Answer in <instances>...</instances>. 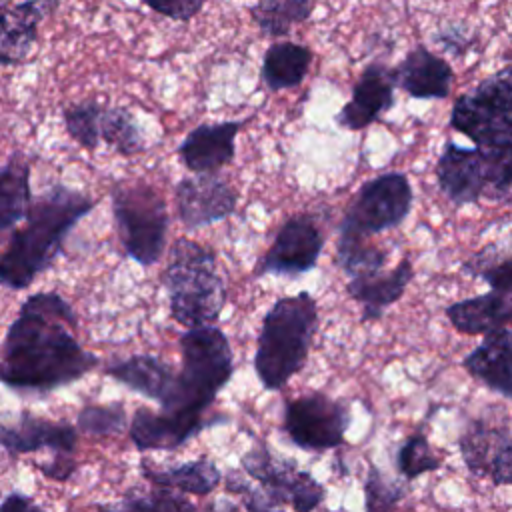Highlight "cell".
<instances>
[{"label": "cell", "mask_w": 512, "mask_h": 512, "mask_svg": "<svg viewBox=\"0 0 512 512\" xmlns=\"http://www.w3.org/2000/svg\"><path fill=\"white\" fill-rule=\"evenodd\" d=\"M110 508H126V510H194L196 506L180 496L178 490L166 488V486H156L150 492H138L130 490L126 492L124 500L116 506Z\"/></svg>", "instance_id": "cell-35"}, {"label": "cell", "mask_w": 512, "mask_h": 512, "mask_svg": "<svg viewBox=\"0 0 512 512\" xmlns=\"http://www.w3.org/2000/svg\"><path fill=\"white\" fill-rule=\"evenodd\" d=\"M76 426L80 432L92 436H112L126 428V410L124 404H88L80 410Z\"/></svg>", "instance_id": "cell-33"}, {"label": "cell", "mask_w": 512, "mask_h": 512, "mask_svg": "<svg viewBox=\"0 0 512 512\" xmlns=\"http://www.w3.org/2000/svg\"><path fill=\"white\" fill-rule=\"evenodd\" d=\"M0 510H38V504L26 494H10L0 502Z\"/></svg>", "instance_id": "cell-38"}, {"label": "cell", "mask_w": 512, "mask_h": 512, "mask_svg": "<svg viewBox=\"0 0 512 512\" xmlns=\"http://www.w3.org/2000/svg\"><path fill=\"white\" fill-rule=\"evenodd\" d=\"M140 474L144 476V480L152 482L154 486H166L182 494H194V496H208L222 482L220 468L216 466L214 460L206 456H200L196 460H188L176 466H168V468H154L152 462L144 458L140 462Z\"/></svg>", "instance_id": "cell-25"}, {"label": "cell", "mask_w": 512, "mask_h": 512, "mask_svg": "<svg viewBox=\"0 0 512 512\" xmlns=\"http://www.w3.org/2000/svg\"><path fill=\"white\" fill-rule=\"evenodd\" d=\"M312 58L314 54L306 44L292 40L272 42L262 58V82L272 92L296 88L304 82Z\"/></svg>", "instance_id": "cell-26"}, {"label": "cell", "mask_w": 512, "mask_h": 512, "mask_svg": "<svg viewBox=\"0 0 512 512\" xmlns=\"http://www.w3.org/2000/svg\"><path fill=\"white\" fill-rule=\"evenodd\" d=\"M436 182L454 206L476 204L480 198L508 202L512 148H464L446 140L436 162Z\"/></svg>", "instance_id": "cell-5"}, {"label": "cell", "mask_w": 512, "mask_h": 512, "mask_svg": "<svg viewBox=\"0 0 512 512\" xmlns=\"http://www.w3.org/2000/svg\"><path fill=\"white\" fill-rule=\"evenodd\" d=\"M414 278V266L410 258H402L392 270H376L368 274L352 276L346 284V292L352 300L362 306V322H374L384 316V312L396 304L406 286Z\"/></svg>", "instance_id": "cell-20"}, {"label": "cell", "mask_w": 512, "mask_h": 512, "mask_svg": "<svg viewBox=\"0 0 512 512\" xmlns=\"http://www.w3.org/2000/svg\"><path fill=\"white\" fill-rule=\"evenodd\" d=\"M404 494L406 486L388 478L378 466L370 464L364 480V508L368 512L390 510L404 498Z\"/></svg>", "instance_id": "cell-34"}, {"label": "cell", "mask_w": 512, "mask_h": 512, "mask_svg": "<svg viewBox=\"0 0 512 512\" xmlns=\"http://www.w3.org/2000/svg\"><path fill=\"white\" fill-rule=\"evenodd\" d=\"M78 322L58 292L28 296L10 324L0 358V382L16 390H54L98 366L74 336Z\"/></svg>", "instance_id": "cell-1"}, {"label": "cell", "mask_w": 512, "mask_h": 512, "mask_svg": "<svg viewBox=\"0 0 512 512\" xmlns=\"http://www.w3.org/2000/svg\"><path fill=\"white\" fill-rule=\"evenodd\" d=\"M314 8V0H258L248 6V14L262 36L278 40L288 38L294 26L308 22Z\"/></svg>", "instance_id": "cell-27"}, {"label": "cell", "mask_w": 512, "mask_h": 512, "mask_svg": "<svg viewBox=\"0 0 512 512\" xmlns=\"http://www.w3.org/2000/svg\"><path fill=\"white\" fill-rule=\"evenodd\" d=\"M414 192L404 172H384L366 180L338 224L340 242H360L398 228L410 214Z\"/></svg>", "instance_id": "cell-9"}, {"label": "cell", "mask_w": 512, "mask_h": 512, "mask_svg": "<svg viewBox=\"0 0 512 512\" xmlns=\"http://www.w3.org/2000/svg\"><path fill=\"white\" fill-rule=\"evenodd\" d=\"M318 330V304L308 292L278 298L262 318L254 372L264 390H282L306 364Z\"/></svg>", "instance_id": "cell-3"}, {"label": "cell", "mask_w": 512, "mask_h": 512, "mask_svg": "<svg viewBox=\"0 0 512 512\" xmlns=\"http://www.w3.org/2000/svg\"><path fill=\"white\" fill-rule=\"evenodd\" d=\"M30 202V162L14 156L0 168V232L24 220Z\"/></svg>", "instance_id": "cell-28"}, {"label": "cell", "mask_w": 512, "mask_h": 512, "mask_svg": "<svg viewBox=\"0 0 512 512\" xmlns=\"http://www.w3.org/2000/svg\"><path fill=\"white\" fill-rule=\"evenodd\" d=\"M460 364L488 390L506 400L512 398V332L508 326L484 334V340Z\"/></svg>", "instance_id": "cell-21"}, {"label": "cell", "mask_w": 512, "mask_h": 512, "mask_svg": "<svg viewBox=\"0 0 512 512\" xmlns=\"http://www.w3.org/2000/svg\"><path fill=\"white\" fill-rule=\"evenodd\" d=\"M396 88L416 100H444L454 84V70L448 60L416 44L392 68Z\"/></svg>", "instance_id": "cell-18"}, {"label": "cell", "mask_w": 512, "mask_h": 512, "mask_svg": "<svg viewBox=\"0 0 512 512\" xmlns=\"http://www.w3.org/2000/svg\"><path fill=\"white\" fill-rule=\"evenodd\" d=\"M112 214L128 258L148 268L154 266L166 246L168 206L164 196L148 182H118L112 192Z\"/></svg>", "instance_id": "cell-6"}, {"label": "cell", "mask_w": 512, "mask_h": 512, "mask_svg": "<svg viewBox=\"0 0 512 512\" xmlns=\"http://www.w3.org/2000/svg\"><path fill=\"white\" fill-rule=\"evenodd\" d=\"M248 120L204 122L192 128L178 144L182 164L192 172H216L228 166L236 154V136Z\"/></svg>", "instance_id": "cell-17"}, {"label": "cell", "mask_w": 512, "mask_h": 512, "mask_svg": "<svg viewBox=\"0 0 512 512\" xmlns=\"http://www.w3.org/2000/svg\"><path fill=\"white\" fill-rule=\"evenodd\" d=\"M242 472L254 480L266 502V508L290 504L296 512H310L326 498V488L296 460H286L268 450L264 442H256L240 456Z\"/></svg>", "instance_id": "cell-10"}, {"label": "cell", "mask_w": 512, "mask_h": 512, "mask_svg": "<svg viewBox=\"0 0 512 512\" xmlns=\"http://www.w3.org/2000/svg\"><path fill=\"white\" fill-rule=\"evenodd\" d=\"M460 456L468 472L476 478H490L494 486H506L512 480V438L510 428L490 426L478 418L458 438Z\"/></svg>", "instance_id": "cell-15"}, {"label": "cell", "mask_w": 512, "mask_h": 512, "mask_svg": "<svg viewBox=\"0 0 512 512\" xmlns=\"http://www.w3.org/2000/svg\"><path fill=\"white\" fill-rule=\"evenodd\" d=\"M450 128L480 148H512V70L504 66L460 94L450 112Z\"/></svg>", "instance_id": "cell-7"}, {"label": "cell", "mask_w": 512, "mask_h": 512, "mask_svg": "<svg viewBox=\"0 0 512 512\" xmlns=\"http://www.w3.org/2000/svg\"><path fill=\"white\" fill-rule=\"evenodd\" d=\"M100 142H106L122 156H134L144 150V136L134 114L124 106H102L98 120Z\"/></svg>", "instance_id": "cell-29"}, {"label": "cell", "mask_w": 512, "mask_h": 512, "mask_svg": "<svg viewBox=\"0 0 512 512\" xmlns=\"http://www.w3.org/2000/svg\"><path fill=\"white\" fill-rule=\"evenodd\" d=\"M102 106L104 104L96 100H84V102L66 106L62 112L68 136L86 150H94L100 146L98 120H100Z\"/></svg>", "instance_id": "cell-31"}, {"label": "cell", "mask_w": 512, "mask_h": 512, "mask_svg": "<svg viewBox=\"0 0 512 512\" xmlns=\"http://www.w3.org/2000/svg\"><path fill=\"white\" fill-rule=\"evenodd\" d=\"M444 314L456 332L466 336H484L510 324V294L490 290L448 304Z\"/></svg>", "instance_id": "cell-24"}, {"label": "cell", "mask_w": 512, "mask_h": 512, "mask_svg": "<svg viewBox=\"0 0 512 512\" xmlns=\"http://www.w3.org/2000/svg\"><path fill=\"white\" fill-rule=\"evenodd\" d=\"M168 294L170 316L184 328L214 324L226 306V284L216 272V252L188 238L170 246L160 276Z\"/></svg>", "instance_id": "cell-4"}, {"label": "cell", "mask_w": 512, "mask_h": 512, "mask_svg": "<svg viewBox=\"0 0 512 512\" xmlns=\"http://www.w3.org/2000/svg\"><path fill=\"white\" fill-rule=\"evenodd\" d=\"M182 370L178 372L190 402L208 410L220 390L226 388L234 374V356L228 336L214 324L186 328L178 338Z\"/></svg>", "instance_id": "cell-8"}, {"label": "cell", "mask_w": 512, "mask_h": 512, "mask_svg": "<svg viewBox=\"0 0 512 512\" xmlns=\"http://www.w3.org/2000/svg\"><path fill=\"white\" fill-rule=\"evenodd\" d=\"M4 2H8V0H0V6H2V4H4Z\"/></svg>", "instance_id": "cell-39"}, {"label": "cell", "mask_w": 512, "mask_h": 512, "mask_svg": "<svg viewBox=\"0 0 512 512\" xmlns=\"http://www.w3.org/2000/svg\"><path fill=\"white\" fill-rule=\"evenodd\" d=\"M60 0H24L0 8V66L22 64L38 40V28Z\"/></svg>", "instance_id": "cell-19"}, {"label": "cell", "mask_w": 512, "mask_h": 512, "mask_svg": "<svg viewBox=\"0 0 512 512\" xmlns=\"http://www.w3.org/2000/svg\"><path fill=\"white\" fill-rule=\"evenodd\" d=\"M350 420L346 402L324 392H310L284 402L282 432L302 450L324 452L344 444Z\"/></svg>", "instance_id": "cell-12"}, {"label": "cell", "mask_w": 512, "mask_h": 512, "mask_svg": "<svg viewBox=\"0 0 512 512\" xmlns=\"http://www.w3.org/2000/svg\"><path fill=\"white\" fill-rule=\"evenodd\" d=\"M92 208L90 196L62 184L34 198L26 210L24 226L12 234L0 254V284L12 290L30 286L54 264L70 230Z\"/></svg>", "instance_id": "cell-2"}, {"label": "cell", "mask_w": 512, "mask_h": 512, "mask_svg": "<svg viewBox=\"0 0 512 512\" xmlns=\"http://www.w3.org/2000/svg\"><path fill=\"white\" fill-rule=\"evenodd\" d=\"M142 4L174 22H190L202 12L206 0H142Z\"/></svg>", "instance_id": "cell-36"}, {"label": "cell", "mask_w": 512, "mask_h": 512, "mask_svg": "<svg viewBox=\"0 0 512 512\" xmlns=\"http://www.w3.org/2000/svg\"><path fill=\"white\" fill-rule=\"evenodd\" d=\"M38 468H40L42 474L48 476L50 480L64 482V480H68V478L76 472L78 464H76V460L72 458L70 452H54V458H52L50 462L38 464Z\"/></svg>", "instance_id": "cell-37"}, {"label": "cell", "mask_w": 512, "mask_h": 512, "mask_svg": "<svg viewBox=\"0 0 512 512\" xmlns=\"http://www.w3.org/2000/svg\"><path fill=\"white\" fill-rule=\"evenodd\" d=\"M174 202L178 220L184 228L198 230L232 216L238 198L220 174L198 172L176 182Z\"/></svg>", "instance_id": "cell-14"}, {"label": "cell", "mask_w": 512, "mask_h": 512, "mask_svg": "<svg viewBox=\"0 0 512 512\" xmlns=\"http://www.w3.org/2000/svg\"><path fill=\"white\" fill-rule=\"evenodd\" d=\"M394 74L384 62H370L352 86L350 100L336 114V124L344 130H364L378 122L394 106Z\"/></svg>", "instance_id": "cell-16"}, {"label": "cell", "mask_w": 512, "mask_h": 512, "mask_svg": "<svg viewBox=\"0 0 512 512\" xmlns=\"http://www.w3.org/2000/svg\"><path fill=\"white\" fill-rule=\"evenodd\" d=\"M322 248L324 234L316 216L294 214L278 228L270 248L254 266V276H304L316 268Z\"/></svg>", "instance_id": "cell-13"}, {"label": "cell", "mask_w": 512, "mask_h": 512, "mask_svg": "<svg viewBox=\"0 0 512 512\" xmlns=\"http://www.w3.org/2000/svg\"><path fill=\"white\" fill-rule=\"evenodd\" d=\"M108 376L124 384L128 390L142 394L144 398L156 400L160 404V412L196 420V422H208L210 426L226 422L224 416L206 418V412L198 410L190 398L186 396L180 376L164 362L160 356L154 354H134L126 360L114 362L104 370Z\"/></svg>", "instance_id": "cell-11"}, {"label": "cell", "mask_w": 512, "mask_h": 512, "mask_svg": "<svg viewBox=\"0 0 512 512\" xmlns=\"http://www.w3.org/2000/svg\"><path fill=\"white\" fill-rule=\"evenodd\" d=\"M210 424L138 406L130 418L128 436L138 450H176Z\"/></svg>", "instance_id": "cell-23"}, {"label": "cell", "mask_w": 512, "mask_h": 512, "mask_svg": "<svg viewBox=\"0 0 512 512\" xmlns=\"http://www.w3.org/2000/svg\"><path fill=\"white\" fill-rule=\"evenodd\" d=\"M76 442L78 432L74 426L40 418L30 412L20 414L14 426L0 424V444L10 454H26L42 448L72 454L76 450Z\"/></svg>", "instance_id": "cell-22"}, {"label": "cell", "mask_w": 512, "mask_h": 512, "mask_svg": "<svg viewBox=\"0 0 512 512\" xmlns=\"http://www.w3.org/2000/svg\"><path fill=\"white\" fill-rule=\"evenodd\" d=\"M462 274L484 280L490 290L512 294V260L496 244H486L460 264Z\"/></svg>", "instance_id": "cell-30"}, {"label": "cell", "mask_w": 512, "mask_h": 512, "mask_svg": "<svg viewBox=\"0 0 512 512\" xmlns=\"http://www.w3.org/2000/svg\"><path fill=\"white\" fill-rule=\"evenodd\" d=\"M440 466V458L434 454L428 438L422 432H414L412 436H408L396 452V470L406 482L426 472L438 470Z\"/></svg>", "instance_id": "cell-32"}]
</instances>
